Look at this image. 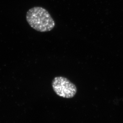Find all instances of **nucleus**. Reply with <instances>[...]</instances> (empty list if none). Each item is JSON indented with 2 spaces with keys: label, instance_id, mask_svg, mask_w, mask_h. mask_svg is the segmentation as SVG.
<instances>
[{
  "label": "nucleus",
  "instance_id": "nucleus-1",
  "mask_svg": "<svg viewBox=\"0 0 123 123\" xmlns=\"http://www.w3.org/2000/svg\"><path fill=\"white\" fill-rule=\"evenodd\" d=\"M28 25L37 31L45 32L50 31L55 26V23L47 10L40 6L30 8L26 14Z\"/></svg>",
  "mask_w": 123,
  "mask_h": 123
},
{
  "label": "nucleus",
  "instance_id": "nucleus-2",
  "mask_svg": "<svg viewBox=\"0 0 123 123\" xmlns=\"http://www.w3.org/2000/svg\"><path fill=\"white\" fill-rule=\"evenodd\" d=\"M52 86L57 95L65 98H73L77 92L75 85L65 77H55L52 80Z\"/></svg>",
  "mask_w": 123,
  "mask_h": 123
}]
</instances>
